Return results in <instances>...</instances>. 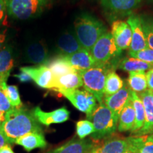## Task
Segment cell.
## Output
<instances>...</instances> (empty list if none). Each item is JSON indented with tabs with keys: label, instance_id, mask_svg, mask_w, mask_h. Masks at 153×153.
I'll list each match as a JSON object with an SVG mask.
<instances>
[{
	"label": "cell",
	"instance_id": "cell-1",
	"mask_svg": "<svg viewBox=\"0 0 153 153\" xmlns=\"http://www.w3.org/2000/svg\"><path fill=\"white\" fill-rule=\"evenodd\" d=\"M1 128L9 144L14 143L16 140L28 133L43 132L33 113L22 107L12 108L7 112Z\"/></svg>",
	"mask_w": 153,
	"mask_h": 153
},
{
	"label": "cell",
	"instance_id": "cell-2",
	"mask_svg": "<svg viewBox=\"0 0 153 153\" xmlns=\"http://www.w3.org/2000/svg\"><path fill=\"white\" fill-rule=\"evenodd\" d=\"M75 36L84 49L90 51L103 34L107 32L105 25L99 19L88 13L76 17L74 23Z\"/></svg>",
	"mask_w": 153,
	"mask_h": 153
},
{
	"label": "cell",
	"instance_id": "cell-3",
	"mask_svg": "<svg viewBox=\"0 0 153 153\" xmlns=\"http://www.w3.org/2000/svg\"><path fill=\"white\" fill-rule=\"evenodd\" d=\"M87 118L94 127L91 138L95 141L113 135L118 128V119L104 103L99 104Z\"/></svg>",
	"mask_w": 153,
	"mask_h": 153
},
{
	"label": "cell",
	"instance_id": "cell-4",
	"mask_svg": "<svg viewBox=\"0 0 153 153\" xmlns=\"http://www.w3.org/2000/svg\"><path fill=\"white\" fill-rule=\"evenodd\" d=\"M114 64L97 65L79 73L82 76L83 87L89 92L94 96L99 104L103 103L104 97L105 82L107 74L114 70Z\"/></svg>",
	"mask_w": 153,
	"mask_h": 153
},
{
	"label": "cell",
	"instance_id": "cell-5",
	"mask_svg": "<svg viewBox=\"0 0 153 153\" xmlns=\"http://www.w3.org/2000/svg\"><path fill=\"white\" fill-rule=\"evenodd\" d=\"M53 0H8L7 14L18 20H28L39 16L51 6Z\"/></svg>",
	"mask_w": 153,
	"mask_h": 153
},
{
	"label": "cell",
	"instance_id": "cell-6",
	"mask_svg": "<svg viewBox=\"0 0 153 153\" xmlns=\"http://www.w3.org/2000/svg\"><path fill=\"white\" fill-rule=\"evenodd\" d=\"M116 45L114 37L110 32L103 34L90 50L93 59L97 65L111 64V62L121 53Z\"/></svg>",
	"mask_w": 153,
	"mask_h": 153
},
{
	"label": "cell",
	"instance_id": "cell-7",
	"mask_svg": "<svg viewBox=\"0 0 153 153\" xmlns=\"http://www.w3.org/2000/svg\"><path fill=\"white\" fill-rule=\"evenodd\" d=\"M60 93L68 99L76 109L86 114L87 117L92 114L97 106V101L94 96L85 89L79 90L77 89Z\"/></svg>",
	"mask_w": 153,
	"mask_h": 153
},
{
	"label": "cell",
	"instance_id": "cell-8",
	"mask_svg": "<svg viewBox=\"0 0 153 153\" xmlns=\"http://www.w3.org/2000/svg\"><path fill=\"white\" fill-rule=\"evenodd\" d=\"M142 0H100L102 8L112 17L124 16L133 14Z\"/></svg>",
	"mask_w": 153,
	"mask_h": 153
},
{
	"label": "cell",
	"instance_id": "cell-9",
	"mask_svg": "<svg viewBox=\"0 0 153 153\" xmlns=\"http://www.w3.org/2000/svg\"><path fill=\"white\" fill-rule=\"evenodd\" d=\"M126 22L132 30V41L129 52H138L148 48L141 22V16L132 14Z\"/></svg>",
	"mask_w": 153,
	"mask_h": 153
},
{
	"label": "cell",
	"instance_id": "cell-10",
	"mask_svg": "<svg viewBox=\"0 0 153 153\" xmlns=\"http://www.w3.org/2000/svg\"><path fill=\"white\" fill-rule=\"evenodd\" d=\"M111 33L120 50L123 51L130 48L132 41V30L127 22L122 20L113 22Z\"/></svg>",
	"mask_w": 153,
	"mask_h": 153
},
{
	"label": "cell",
	"instance_id": "cell-11",
	"mask_svg": "<svg viewBox=\"0 0 153 153\" xmlns=\"http://www.w3.org/2000/svg\"><path fill=\"white\" fill-rule=\"evenodd\" d=\"M33 114L40 123L46 126L52 124L64 123L69 120L70 114L65 107L57 108L51 112H45L39 106L34 108Z\"/></svg>",
	"mask_w": 153,
	"mask_h": 153
},
{
	"label": "cell",
	"instance_id": "cell-12",
	"mask_svg": "<svg viewBox=\"0 0 153 153\" xmlns=\"http://www.w3.org/2000/svg\"><path fill=\"white\" fill-rule=\"evenodd\" d=\"M20 71L28 74L38 87L43 89H51L53 80V74L45 65H42L36 68L23 67L20 68Z\"/></svg>",
	"mask_w": 153,
	"mask_h": 153
},
{
	"label": "cell",
	"instance_id": "cell-13",
	"mask_svg": "<svg viewBox=\"0 0 153 153\" xmlns=\"http://www.w3.org/2000/svg\"><path fill=\"white\" fill-rule=\"evenodd\" d=\"M24 57L28 62L40 65H45L48 60V50L43 41H33L25 49Z\"/></svg>",
	"mask_w": 153,
	"mask_h": 153
},
{
	"label": "cell",
	"instance_id": "cell-14",
	"mask_svg": "<svg viewBox=\"0 0 153 153\" xmlns=\"http://www.w3.org/2000/svg\"><path fill=\"white\" fill-rule=\"evenodd\" d=\"M83 86L82 76L79 72H72L65 75L53 77L51 89L58 91H70L77 89Z\"/></svg>",
	"mask_w": 153,
	"mask_h": 153
},
{
	"label": "cell",
	"instance_id": "cell-15",
	"mask_svg": "<svg viewBox=\"0 0 153 153\" xmlns=\"http://www.w3.org/2000/svg\"><path fill=\"white\" fill-rule=\"evenodd\" d=\"M131 91L130 88L125 85L118 92L104 97V104L114 113L118 119L123 107L131 98Z\"/></svg>",
	"mask_w": 153,
	"mask_h": 153
},
{
	"label": "cell",
	"instance_id": "cell-16",
	"mask_svg": "<svg viewBox=\"0 0 153 153\" xmlns=\"http://www.w3.org/2000/svg\"><path fill=\"white\" fill-rule=\"evenodd\" d=\"M63 57V56H62ZM65 60L77 72L85 71L97 66L89 51L82 49L74 54L64 57Z\"/></svg>",
	"mask_w": 153,
	"mask_h": 153
},
{
	"label": "cell",
	"instance_id": "cell-17",
	"mask_svg": "<svg viewBox=\"0 0 153 153\" xmlns=\"http://www.w3.org/2000/svg\"><path fill=\"white\" fill-rule=\"evenodd\" d=\"M139 97L144 105L145 120L143 127L135 134V135H149L153 130V92L148 89L140 94Z\"/></svg>",
	"mask_w": 153,
	"mask_h": 153
},
{
	"label": "cell",
	"instance_id": "cell-18",
	"mask_svg": "<svg viewBox=\"0 0 153 153\" xmlns=\"http://www.w3.org/2000/svg\"><path fill=\"white\" fill-rule=\"evenodd\" d=\"M57 48L60 56H68L84 49L76 36L70 32L62 33L57 41Z\"/></svg>",
	"mask_w": 153,
	"mask_h": 153
},
{
	"label": "cell",
	"instance_id": "cell-19",
	"mask_svg": "<svg viewBox=\"0 0 153 153\" xmlns=\"http://www.w3.org/2000/svg\"><path fill=\"white\" fill-rule=\"evenodd\" d=\"M94 147L90 140L73 139L48 153H89Z\"/></svg>",
	"mask_w": 153,
	"mask_h": 153
},
{
	"label": "cell",
	"instance_id": "cell-20",
	"mask_svg": "<svg viewBox=\"0 0 153 153\" xmlns=\"http://www.w3.org/2000/svg\"><path fill=\"white\" fill-rule=\"evenodd\" d=\"M130 150L129 137L126 138H114L95 146L91 153H122Z\"/></svg>",
	"mask_w": 153,
	"mask_h": 153
},
{
	"label": "cell",
	"instance_id": "cell-21",
	"mask_svg": "<svg viewBox=\"0 0 153 153\" xmlns=\"http://www.w3.org/2000/svg\"><path fill=\"white\" fill-rule=\"evenodd\" d=\"M14 143L22 146L28 152L36 148H45L47 146V142L43 132L26 134L16 140Z\"/></svg>",
	"mask_w": 153,
	"mask_h": 153
},
{
	"label": "cell",
	"instance_id": "cell-22",
	"mask_svg": "<svg viewBox=\"0 0 153 153\" xmlns=\"http://www.w3.org/2000/svg\"><path fill=\"white\" fill-rule=\"evenodd\" d=\"M13 50L9 45H6L0 51V83L7 82L14 68Z\"/></svg>",
	"mask_w": 153,
	"mask_h": 153
},
{
	"label": "cell",
	"instance_id": "cell-23",
	"mask_svg": "<svg viewBox=\"0 0 153 153\" xmlns=\"http://www.w3.org/2000/svg\"><path fill=\"white\" fill-rule=\"evenodd\" d=\"M135 123V113L132 101L130 98L123 110L120 112L118 122V130L120 132H126L133 129Z\"/></svg>",
	"mask_w": 153,
	"mask_h": 153
},
{
	"label": "cell",
	"instance_id": "cell-24",
	"mask_svg": "<svg viewBox=\"0 0 153 153\" xmlns=\"http://www.w3.org/2000/svg\"><path fill=\"white\" fill-rule=\"evenodd\" d=\"M118 68L131 72H145L153 68V64L145 62L144 61L135 58V57H126L118 64Z\"/></svg>",
	"mask_w": 153,
	"mask_h": 153
},
{
	"label": "cell",
	"instance_id": "cell-25",
	"mask_svg": "<svg viewBox=\"0 0 153 153\" xmlns=\"http://www.w3.org/2000/svg\"><path fill=\"white\" fill-rule=\"evenodd\" d=\"M131 99L133 103L135 113V123L132 133H135L143 127L145 120V114L144 105L139 95L131 91Z\"/></svg>",
	"mask_w": 153,
	"mask_h": 153
},
{
	"label": "cell",
	"instance_id": "cell-26",
	"mask_svg": "<svg viewBox=\"0 0 153 153\" xmlns=\"http://www.w3.org/2000/svg\"><path fill=\"white\" fill-rule=\"evenodd\" d=\"M45 65L52 72L53 77H58L69 73L77 72L62 56H59L53 59V60L47 62Z\"/></svg>",
	"mask_w": 153,
	"mask_h": 153
},
{
	"label": "cell",
	"instance_id": "cell-27",
	"mask_svg": "<svg viewBox=\"0 0 153 153\" xmlns=\"http://www.w3.org/2000/svg\"><path fill=\"white\" fill-rule=\"evenodd\" d=\"M128 84L131 91L141 94L148 90L146 73L145 72H131L129 73Z\"/></svg>",
	"mask_w": 153,
	"mask_h": 153
},
{
	"label": "cell",
	"instance_id": "cell-28",
	"mask_svg": "<svg viewBox=\"0 0 153 153\" xmlns=\"http://www.w3.org/2000/svg\"><path fill=\"white\" fill-rule=\"evenodd\" d=\"M124 83L119 75L114 70L107 74L105 82L104 97H108L118 92L123 87Z\"/></svg>",
	"mask_w": 153,
	"mask_h": 153
},
{
	"label": "cell",
	"instance_id": "cell-29",
	"mask_svg": "<svg viewBox=\"0 0 153 153\" xmlns=\"http://www.w3.org/2000/svg\"><path fill=\"white\" fill-rule=\"evenodd\" d=\"M0 87L2 89L6 97L9 99L11 106L14 108L22 107V103L21 101L18 87L15 85H7V82H3L0 83Z\"/></svg>",
	"mask_w": 153,
	"mask_h": 153
},
{
	"label": "cell",
	"instance_id": "cell-30",
	"mask_svg": "<svg viewBox=\"0 0 153 153\" xmlns=\"http://www.w3.org/2000/svg\"><path fill=\"white\" fill-rule=\"evenodd\" d=\"M76 133L79 139H85L88 135L94 133L93 123L89 120H81L76 122Z\"/></svg>",
	"mask_w": 153,
	"mask_h": 153
},
{
	"label": "cell",
	"instance_id": "cell-31",
	"mask_svg": "<svg viewBox=\"0 0 153 153\" xmlns=\"http://www.w3.org/2000/svg\"><path fill=\"white\" fill-rule=\"evenodd\" d=\"M141 22L148 48L153 50V18L141 17Z\"/></svg>",
	"mask_w": 153,
	"mask_h": 153
},
{
	"label": "cell",
	"instance_id": "cell-32",
	"mask_svg": "<svg viewBox=\"0 0 153 153\" xmlns=\"http://www.w3.org/2000/svg\"><path fill=\"white\" fill-rule=\"evenodd\" d=\"M128 54L132 57H135L145 62L153 64V50L150 48H147L138 52H129Z\"/></svg>",
	"mask_w": 153,
	"mask_h": 153
},
{
	"label": "cell",
	"instance_id": "cell-33",
	"mask_svg": "<svg viewBox=\"0 0 153 153\" xmlns=\"http://www.w3.org/2000/svg\"><path fill=\"white\" fill-rule=\"evenodd\" d=\"M12 108H14V107L11 106L9 99H7L5 94L4 93L2 89L0 87V112L6 114Z\"/></svg>",
	"mask_w": 153,
	"mask_h": 153
},
{
	"label": "cell",
	"instance_id": "cell-34",
	"mask_svg": "<svg viewBox=\"0 0 153 153\" xmlns=\"http://www.w3.org/2000/svg\"><path fill=\"white\" fill-rule=\"evenodd\" d=\"M137 153H153V139L149 135L140 147Z\"/></svg>",
	"mask_w": 153,
	"mask_h": 153
},
{
	"label": "cell",
	"instance_id": "cell-35",
	"mask_svg": "<svg viewBox=\"0 0 153 153\" xmlns=\"http://www.w3.org/2000/svg\"><path fill=\"white\" fill-rule=\"evenodd\" d=\"M7 14V1L4 0H0V26L4 22Z\"/></svg>",
	"mask_w": 153,
	"mask_h": 153
},
{
	"label": "cell",
	"instance_id": "cell-36",
	"mask_svg": "<svg viewBox=\"0 0 153 153\" xmlns=\"http://www.w3.org/2000/svg\"><path fill=\"white\" fill-rule=\"evenodd\" d=\"M146 77L149 90L152 91L153 92V68L148 70V72L146 73Z\"/></svg>",
	"mask_w": 153,
	"mask_h": 153
},
{
	"label": "cell",
	"instance_id": "cell-37",
	"mask_svg": "<svg viewBox=\"0 0 153 153\" xmlns=\"http://www.w3.org/2000/svg\"><path fill=\"white\" fill-rule=\"evenodd\" d=\"M9 144V143L8 140L6 137L5 135L4 134L2 128H1V123H0V149Z\"/></svg>",
	"mask_w": 153,
	"mask_h": 153
},
{
	"label": "cell",
	"instance_id": "cell-38",
	"mask_svg": "<svg viewBox=\"0 0 153 153\" xmlns=\"http://www.w3.org/2000/svg\"><path fill=\"white\" fill-rule=\"evenodd\" d=\"M14 76H16L21 82H27L31 80V78H30V76L28 74L22 71L19 74H15Z\"/></svg>",
	"mask_w": 153,
	"mask_h": 153
},
{
	"label": "cell",
	"instance_id": "cell-39",
	"mask_svg": "<svg viewBox=\"0 0 153 153\" xmlns=\"http://www.w3.org/2000/svg\"><path fill=\"white\" fill-rule=\"evenodd\" d=\"M0 153H14L12 149L9 145H6V146L3 147L2 148L0 149Z\"/></svg>",
	"mask_w": 153,
	"mask_h": 153
},
{
	"label": "cell",
	"instance_id": "cell-40",
	"mask_svg": "<svg viewBox=\"0 0 153 153\" xmlns=\"http://www.w3.org/2000/svg\"><path fill=\"white\" fill-rule=\"evenodd\" d=\"M6 40V34L4 32V33H0V51H1V48L4 46V44L5 43Z\"/></svg>",
	"mask_w": 153,
	"mask_h": 153
},
{
	"label": "cell",
	"instance_id": "cell-41",
	"mask_svg": "<svg viewBox=\"0 0 153 153\" xmlns=\"http://www.w3.org/2000/svg\"><path fill=\"white\" fill-rule=\"evenodd\" d=\"M122 153H135V152H131V151H130V150H128V151H126V152H122Z\"/></svg>",
	"mask_w": 153,
	"mask_h": 153
},
{
	"label": "cell",
	"instance_id": "cell-42",
	"mask_svg": "<svg viewBox=\"0 0 153 153\" xmlns=\"http://www.w3.org/2000/svg\"><path fill=\"white\" fill-rule=\"evenodd\" d=\"M149 135H151V136H152V137H153V130H152V131L151 132V133H150V134H149Z\"/></svg>",
	"mask_w": 153,
	"mask_h": 153
},
{
	"label": "cell",
	"instance_id": "cell-43",
	"mask_svg": "<svg viewBox=\"0 0 153 153\" xmlns=\"http://www.w3.org/2000/svg\"><path fill=\"white\" fill-rule=\"evenodd\" d=\"M150 137H152V139H153V137H152V136H151V135H150Z\"/></svg>",
	"mask_w": 153,
	"mask_h": 153
},
{
	"label": "cell",
	"instance_id": "cell-44",
	"mask_svg": "<svg viewBox=\"0 0 153 153\" xmlns=\"http://www.w3.org/2000/svg\"><path fill=\"white\" fill-rule=\"evenodd\" d=\"M4 1H8V0H4Z\"/></svg>",
	"mask_w": 153,
	"mask_h": 153
},
{
	"label": "cell",
	"instance_id": "cell-45",
	"mask_svg": "<svg viewBox=\"0 0 153 153\" xmlns=\"http://www.w3.org/2000/svg\"><path fill=\"white\" fill-rule=\"evenodd\" d=\"M89 153H91V152H89Z\"/></svg>",
	"mask_w": 153,
	"mask_h": 153
}]
</instances>
